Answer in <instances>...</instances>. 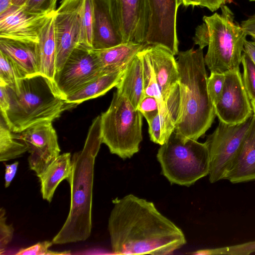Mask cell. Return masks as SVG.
<instances>
[{"mask_svg":"<svg viewBox=\"0 0 255 255\" xmlns=\"http://www.w3.org/2000/svg\"><path fill=\"white\" fill-rule=\"evenodd\" d=\"M116 87L117 91L126 97L136 109L145 96L142 62L138 53L126 66Z\"/></svg>","mask_w":255,"mask_h":255,"instance_id":"cell-23","label":"cell"},{"mask_svg":"<svg viewBox=\"0 0 255 255\" xmlns=\"http://www.w3.org/2000/svg\"><path fill=\"white\" fill-rule=\"evenodd\" d=\"M101 117L102 143L111 153L125 159L139 151L142 140V115L126 97L116 91Z\"/></svg>","mask_w":255,"mask_h":255,"instance_id":"cell-7","label":"cell"},{"mask_svg":"<svg viewBox=\"0 0 255 255\" xmlns=\"http://www.w3.org/2000/svg\"><path fill=\"white\" fill-rule=\"evenodd\" d=\"M241 63L243 67V81L250 100L255 101V64L245 53L242 55Z\"/></svg>","mask_w":255,"mask_h":255,"instance_id":"cell-30","label":"cell"},{"mask_svg":"<svg viewBox=\"0 0 255 255\" xmlns=\"http://www.w3.org/2000/svg\"><path fill=\"white\" fill-rule=\"evenodd\" d=\"M182 4L184 6H201L202 0H181Z\"/></svg>","mask_w":255,"mask_h":255,"instance_id":"cell-43","label":"cell"},{"mask_svg":"<svg viewBox=\"0 0 255 255\" xmlns=\"http://www.w3.org/2000/svg\"><path fill=\"white\" fill-rule=\"evenodd\" d=\"M181 0H147L148 19L144 43L162 47L178 55L176 17Z\"/></svg>","mask_w":255,"mask_h":255,"instance_id":"cell-10","label":"cell"},{"mask_svg":"<svg viewBox=\"0 0 255 255\" xmlns=\"http://www.w3.org/2000/svg\"><path fill=\"white\" fill-rule=\"evenodd\" d=\"M12 0H0V14L3 12L12 4Z\"/></svg>","mask_w":255,"mask_h":255,"instance_id":"cell-44","label":"cell"},{"mask_svg":"<svg viewBox=\"0 0 255 255\" xmlns=\"http://www.w3.org/2000/svg\"><path fill=\"white\" fill-rule=\"evenodd\" d=\"M224 74L222 95L214 106L216 116L219 121L228 125L243 123L254 112L240 69L226 71Z\"/></svg>","mask_w":255,"mask_h":255,"instance_id":"cell-13","label":"cell"},{"mask_svg":"<svg viewBox=\"0 0 255 255\" xmlns=\"http://www.w3.org/2000/svg\"><path fill=\"white\" fill-rule=\"evenodd\" d=\"M57 0H27L22 6L23 9L35 15L49 14L56 10Z\"/></svg>","mask_w":255,"mask_h":255,"instance_id":"cell-31","label":"cell"},{"mask_svg":"<svg viewBox=\"0 0 255 255\" xmlns=\"http://www.w3.org/2000/svg\"><path fill=\"white\" fill-rule=\"evenodd\" d=\"M194 43L199 45V48L203 49L208 46L209 41V30L206 23L204 22L198 26L193 37Z\"/></svg>","mask_w":255,"mask_h":255,"instance_id":"cell-37","label":"cell"},{"mask_svg":"<svg viewBox=\"0 0 255 255\" xmlns=\"http://www.w3.org/2000/svg\"><path fill=\"white\" fill-rule=\"evenodd\" d=\"M72 170L70 152L59 155L40 175L41 193L44 200L51 202L54 192L62 181L67 179Z\"/></svg>","mask_w":255,"mask_h":255,"instance_id":"cell-21","label":"cell"},{"mask_svg":"<svg viewBox=\"0 0 255 255\" xmlns=\"http://www.w3.org/2000/svg\"><path fill=\"white\" fill-rule=\"evenodd\" d=\"M112 18L124 43H145L147 0H107Z\"/></svg>","mask_w":255,"mask_h":255,"instance_id":"cell-14","label":"cell"},{"mask_svg":"<svg viewBox=\"0 0 255 255\" xmlns=\"http://www.w3.org/2000/svg\"><path fill=\"white\" fill-rule=\"evenodd\" d=\"M147 45L146 43H124L95 51L104 73H109L125 69L137 53Z\"/></svg>","mask_w":255,"mask_h":255,"instance_id":"cell-22","label":"cell"},{"mask_svg":"<svg viewBox=\"0 0 255 255\" xmlns=\"http://www.w3.org/2000/svg\"><path fill=\"white\" fill-rule=\"evenodd\" d=\"M180 87V112L174 131L196 140L211 127L216 114L207 89L203 49L179 52L177 60Z\"/></svg>","mask_w":255,"mask_h":255,"instance_id":"cell-3","label":"cell"},{"mask_svg":"<svg viewBox=\"0 0 255 255\" xmlns=\"http://www.w3.org/2000/svg\"><path fill=\"white\" fill-rule=\"evenodd\" d=\"M225 74L211 73L207 78V89L210 100L215 106L220 100L223 92Z\"/></svg>","mask_w":255,"mask_h":255,"instance_id":"cell-32","label":"cell"},{"mask_svg":"<svg viewBox=\"0 0 255 255\" xmlns=\"http://www.w3.org/2000/svg\"><path fill=\"white\" fill-rule=\"evenodd\" d=\"M0 52L13 63L22 79L41 75L37 42L0 37Z\"/></svg>","mask_w":255,"mask_h":255,"instance_id":"cell-16","label":"cell"},{"mask_svg":"<svg viewBox=\"0 0 255 255\" xmlns=\"http://www.w3.org/2000/svg\"><path fill=\"white\" fill-rule=\"evenodd\" d=\"M93 8L92 0H84L81 14L79 44L92 49Z\"/></svg>","mask_w":255,"mask_h":255,"instance_id":"cell-28","label":"cell"},{"mask_svg":"<svg viewBox=\"0 0 255 255\" xmlns=\"http://www.w3.org/2000/svg\"><path fill=\"white\" fill-rule=\"evenodd\" d=\"M54 12L42 27L37 42L40 74L49 80L53 85L56 72V44L54 33Z\"/></svg>","mask_w":255,"mask_h":255,"instance_id":"cell-20","label":"cell"},{"mask_svg":"<svg viewBox=\"0 0 255 255\" xmlns=\"http://www.w3.org/2000/svg\"><path fill=\"white\" fill-rule=\"evenodd\" d=\"M146 47L138 53L142 62L144 95L156 99L159 105V114H160L164 111L165 104L157 83Z\"/></svg>","mask_w":255,"mask_h":255,"instance_id":"cell-27","label":"cell"},{"mask_svg":"<svg viewBox=\"0 0 255 255\" xmlns=\"http://www.w3.org/2000/svg\"><path fill=\"white\" fill-rule=\"evenodd\" d=\"M28 151L26 144L18 139L1 116L0 124V161H6L21 156Z\"/></svg>","mask_w":255,"mask_h":255,"instance_id":"cell-26","label":"cell"},{"mask_svg":"<svg viewBox=\"0 0 255 255\" xmlns=\"http://www.w3.org/2000/svg\"><path fill=\"white\" fill-rule=\"evenodd\" d=\"M92 49L99 50L124 43L110 12L107 0H92Z\"/></svg>","mask_w":255,"mask_h":255,"instance_id":"cell-17","label":"cell"},{"mask_svg":"<svg viewBox=\"0 0 255 255\" xmlns=\"http://www.w3.org/2000/svg\"><path fill=\"white\" fill-rule=\"evenodd\" d=\"M146 49L163 101L178 84L177 61L170 51L156 45H147Z\"/></svg>","mask_w":255,"mask_h":255,"instance_id":"cell-18","label":"cell"},{"mask_svg":"<svg viewBox=\"0 0 255 255\" xmlns=\"http://www.w3.org/2000/svg\"><path fill=\"white\" fill-rule=\"evenodd\" d=\"M84 0H62L54 14L56 72L79 44Z\"/></svg>","mask_w":255,"mask_h":255,"instance_id":"cell-11","label":"cell"},{"mask_svg":"<svg viewBox=\"0 0 255 255\" xmlns=\"http://www.w3.org/2000/svg\"><path fill=\"white\" fill-rule=\"evenodd\" d=\"M22 77L13 63L0 52V83L17 91Z\"/></svg>","mask_w":255,"mask_h":255,"instance_id":"cell-29","label":"cell"},{"mask_svg":"<svg viewBox=\"0 0 255 255\" xmlns=\"http://www.w3.org/2000/svg\"><path fill=\"white\" fill-rule=\"evenodd\" d=\"M229 0H202L201 6L215 11L225 5Z\"/></svg>","mask_w":255,"mask_h":255,"instance_id":"cell-41","label":"cell"},{"mask_svg":"<svg viewBox=\"0 0 255 255\" xmlns=\"http://www.w3.org/2000/svg\"><path fill=\"white\" fill-rule=\"evenodd\" d=\"M243 52L251 58L255 64V39L253 41L245 40Z\"/></svg>","mask_w":255,"mask_h":255,"instance_id":"cell-42","label":"cell"},{"mask_svg":"<svg viewBox=\"0 0 255 255\" xmlns=\"http://www.w3.org/2000/svg\"><path fill=\"white\" fill-rule=\"evenodd\" d=\"M253 115L243 123L230 125L219 121L205 141L210 156L209 181L224 179L232 162L247 134Z\"/></svg>","mask_w":255,"mask_h":255,"instance_id":"cell-8","label":"cell"},{"mask_svg":"<svg viewBox=\"0 0 255 255\" xmlns=\"http://www.w3.org/2000/svg\"><path fill=\"white\" fill-rule=\"evenodd\" d=\"M8 90L9 109L1 116L14 133L38 123L52 122L64 111L77 106L62 98L50 81L41 75L21 79L17 91L9 88Z\"/></svg>","mask_w":255,"mask_h":255,"instance_id":"cell-4","label":"cell"},{"mask_svg":"<svg viewBox=\"0 0 255 255\" xmlns=\"http://www.w3.org/2000/svg\"><path fill=\"white\" fill-rule=\"evenodd\" d=\"M105 74L95 50L78 45L55 75L53 87L63 99Z\"/></svg>","mask_w":255,"mask_h":255,"instance_id":"cell-9","label":"cell"},{"mask_svg":"<svg viewBox=\"0 0 255 255\" xmlns=\"http://www.w3.org/2000/svg\"><path fill=\"white\" fill-rule=\"evenodd\" d=\"M165 109L159 114L164 143L174 131L180 112V95L179 83L164 101Z\"/></svg>","mask_w":255,"mask_h":255,"instance_id":"cell-25","label":"cell"},{"mask_svg":"<svg viewBox=\"0 0 255 255\" xmlns=\"http://www.w3.org/2000/svg\"><path fill=\"white\" fill-rule=\"evenodd\" d=\"M4 165L5 167L4 187L7 188L15 176L18 166V162L15 161L10 164L4 163Z\"/></svg>","mask_w":255,"mask_h":255,"instance_id":"cell-39","label":"cell"},{"mask_svg":"<svg viewBox=\"0 0 255 255\" xmlns=\"http://www.w3.org/2000/svg\"><path fill=\"white\" fill-rule=\"evenodd\" d=\"M224 179L232 183L255 180V114L250 129L238 149Z\"/></svg>","mask_w":255,"mask_h":255,"instance_id":"cell-19","label":"cell"},{"mask_svg":"<svg viewBox=\"0 0 255 255\" xmlns=\"http://www.w3.org/2000/svg\"><path fill=\"white\" fill-rule=\"evenodd\" d=\"M6 212L3 207L0 209V254L4 253L12 240L14 228L12 224L6 222Z\"/></svg>","mask_w":255,"mask_h":255,"instance_id":"cell-34","label":"cell"},{"mask_svg":"<svg viewBox=\"0 0 255 255\" xmlns=\"http://www.w3.org/2000/svg\"><path fill=\"white\" fill-rule=\"evenodd\" d=\"M27 0H12V4L15 5L22 6Z\"/></svg>","mask_w":255,"mask_h":255,"instance_id":"cell-45","label":"cell"},{"mask_svg":"<svg viewBox=\"0 0 255 255\" xmlns=\"http://www.w3.org/2000/svg\"><path fill=\"white\" fill-rule=\"evenodd\" d=\"M253 39H255V38H254Z\"/></svg>","mask_w":255,"mask_h":255,"instance_id":"cell-48","label":"cell"},{"mask_svg":"<svg viewBox=\"0 0 255 255\" xmlns=\"http://www.w3.org/2000/svg\"><path fill=\"white\" fill-rule=\"evenodd\" d=\"M53 242L49 241H45L38 242L34 245L26 248L20 249L16 255H70V251L63 252L52 251L49 250L52 245Z\"/></svg>","mask_w":255,"mask_h":255,"instance_id":"cell-33","label":"cell"},{"mask_svg":"<svg viewBox=\"0 0 255 255\" xmlns=\"http://www.w3.org/2000/svg\"><path fill=\"white\" fill-rule=\"evenodd\" d=\"M10 107V95L8 88L0 83V107L1 115L4 116Z\"/></svg>","mask_w":255,"mask_h":255,"instance_id":"cell-38","label":"cell"},{"mask_svg":"<svg viewBox=\"0 0 255 255\" xmlns=\"http://www.w3.org/2000/svg\"><path fill=\"white\" fill-rule=\"evenodd\" d=\"M251 102L253 108V112L255 114V101L251 100Z\"/></svg>","mask_w":255,"mask_h":255,"instance_id":"cell-46","label":"cell"},{"mask_svg":"<svg viewBox=\"0 0 255 255\" xmlns=\"http://www.w3.org/2000/svg\"><path fill=\"white\" fill-rule=\"evenodd\" d=\"M102 143L100 115L93 121L82 149L72 156V170L66 179L70 188V209L52 239L54 244L84 241L91 235L94 166Z\"/></svg>","mask_w":255,"mask_h":255,"instance_id":"cell-2","label":"cell"},{"mask_svg":"<svg viewBox=\"0 0 255 255\" xmlns=\"http://www.w3.org/2000/svg\"><path fill=\"white\" fill-rule=\"evenodd\" d=\"M136 109L145 118L147 122L159 113L158 103L154 97L145 96L138 104Z\"/></svg>","mask_w":255,"mask_h":255,"instance_id":"cell-35","label":"cell"},{"mask_svg":"<svg viewBox=\"0 0 255 255\" xmlns=\"http://www.w3.org/2000/svg\"><path fill=\"white\" fill-rule=\"evenodd\" d=\"M125 68L100 75L85 87L66 97L65 100L68 103L78 105L87 100L105 94L118 85Z\"/></svg>","mask_w":255,"mask_h":255,"instance_id":"cell-24","label":"cell"},{"mask_svg":"<svg viewBox=\"0 0 255 255\" xmlns=\"http://www.w3.org/2000/svg\"><path fill=\"white\" fill-rule=\"evenodd\" d=\"M53 13L35 15L12 4L0 14V37L37 42L42 27Z\"/></svg>","mask_w":255,"mask_h":255,"instance_id":"cell-15","label":"cell"},{"mask_svg":"<svg viewBox=\"0 0 255 255\" xmlns=\"http://www.w3.org/2000/svg\"><path fill=\"white\" fill-rule=\"evenodd\" d=\"M113 203L108 230L114 254L169 255L186 243L182 230L152 202L128 194Z\"/></svg>","mask_w":255,"mask_h":255,"instance_id":"cell-1","label":"cell"},{"mask_svg":"<svg viewBox=\"0 0 255 255\" xmlns=\"http://www.w3.org/2000/svg\"><path fill=\"white\" fill-rule=\"evenodd\" d=\"M15 135L26 144L29 167L37 176L60 155L57 135L52 122L37 124Z\"/></svg>","mask_w":255,"mask_h":255,"instance_id":"cell-12","label":"cell"},{"mask_svg":"<svg viewBox=\"0 0 255 255\" xmlns=\"http://www.w3.org/2000/svg\"><path fill=\"white\" fill-rule=\"evenodd\" d=\"M157 158L162 174L172 184L189 186L209 173L205 142L184 137L175 131L159 148Z\"/></svg>","mask_w":255,"mask_h":255,"instance_id":"cell-5","label":"cell"},{"mask_svg":"<svg viewBox=\"0 0 255 255\" xmlns=\"http://www.w3.org/2000/svg\"><path fill=\"white\" fill-rule=\"evenodd\" d=\"M221 13L204 16L207 25L209 41L204 57L205 65L211 73H223L239 70L242 52L248 35L235 15L226 4L221 7Z\"/></svg>","mask_w":255,"mask_h":255,"instance_id":"cell-6","label":"cell"},{"mask_svg":"<svg viewBox=\"0 0 255 255\" xmlns=\"http://www.w3.org/2000/svg\"><path fill=\"white\" fill-rule=\"evenodd\" d=\"M147 123L150 140L160 145L163 144L159 114H157Z\"/></svg>","mask_w":255,"mask_h":255,"instance_id":"cell-36","label":"cell"},{"mask_svg":"<svg viewBox=\"0 0 255 255\" xmlns=\"http://www.w3.org/2000/svg\"><path fill=\"white\" fill-rule=\"evenodd\" d=\"M241 25L248 35L255 38V14L242 21Z\"/></svg>","mask_w":255,"mask_h":255,"instance_id":"cell-40","label":"cell"},{"mask_svg":"<svg viewBox=\"0 0 255 255\" xmlns=\"http://www.w3.org/2000/svg\"><path fill=\"white\" fill-rule=\"evenodd\" d=\"M251 1H255V0H249Z\"/></svg>","mask_w":255,"mask_h":255,"instance_id":"cell-47","label":"cell"}]
</instances>
